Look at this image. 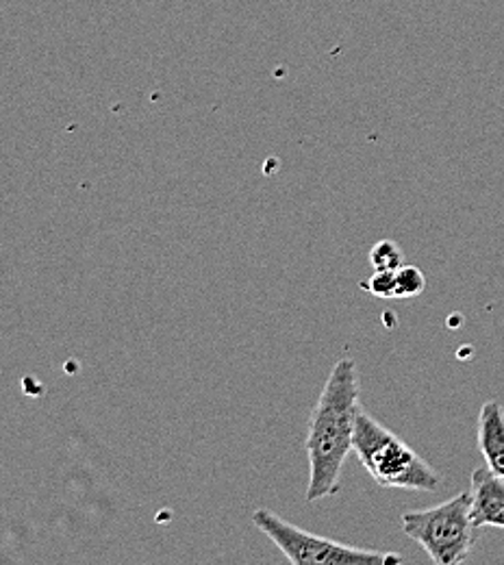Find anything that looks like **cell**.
Returning <instances> with one entry per match:
<instances>
[{"label":"cell","instance_id":"1","mask_svg":"<svg viewBox=\"0 0 504 565\" xmlns=\"http://www.w3.org/2000/svg\"><path fill=\"white\" fill-rule=\"evenodd\" d=\"M360 398L357 363L351 356H342L333 365L309 420L304 441L309 459L307 502L340 494L346 459L355 450Z\"/></svg>","mask_w":504,"mask_h":565},{"label":"cell","instance_id":"2","mask_svg":"<svg viewBox=\"0 0 504 565\" xmlns=\"http://www.w3.org/2000/svg\"><path fill=\"white\" fill-rule=\"evenodd\" d=\"M355 452L380 488L435 492L441 486V475L431 463L363 407L355 424Z\"/></svg>","mask_w":504,"mask_h":565},{"label":"cell","instance_id":"3","mask_svg":"<svg viewBox=\"0 0 504 565\" xmlns=\"http://www.w3.org/2000/svg\"><path fill=\"white\" fill-rule=\"evenodd\" d=\"M403 533L425 548L432 564H463L476 544L479 529L472 522L470 492L420 511H407L400 520Z\"/></svg>","mask_w":504,"mask_h":565},{"label":"cell","instance_id":"4","mask_svg":"<svg viewBox=\"0 0 504 565\" xmlns=\"http://www.w3.org/2000/svg\"><path fill=\"white\" fill-rule=\"evenodd\" d=\"M255 526L272 540V544L293 565H396L403 562L400 555H385L378 551H365L348 546L335 540L313 535L281 515L259 509L253 513Z\"/></svg>","mask_w":504,"mask_h":565},{"label":"cell","instance_id":"5","mask_svg":"<svg viewBox=\"0 0 504 565\" xmlns=\"http://www.w3.org/2000/svg\"><path fill=\"white\" fill-rule=\"evenodd\" d=\"M472 522L476 529H504V479L487 466L476 468L470 479Z\"/></svg>","mask_w":504,"mask_h":565},{"label":"cell","instance_id":"6","mask_svg":"<svg viewBox=\"0 0 504 565\" xmlns=\"http://www.w3.org/2000/svg\"><path fill=\"white\" fill-rule=\"evenodd\" d=\"M476 435L485 466L504 479V409L501 403L487 401L481 407Z\"/></svg>","mask_w":504,"mask_h":565},{"label":"cell","instance_id":"7","mask_svg":"<svg viewBox=\"0 0 504 565\" xmlns=\"http://www.w3.org/2000/svg\"><path fill=\"white\" fill-rule=\"evenodd\" d=\"M369 264L374 270H398L405 264V253L394 239H383L372 248Z\"/></svg>","mask_w":504,"mask_h":565},{"label":"cell","instance_id":"8","mask_svg":"<svg viewBox=\"0 0 504 565\" xmlns=\"http://www.w3.org/2000/svg\"><path fill=\"white\" fill-rule=\"evenodd\" d=\"M427 277L418 266H400L396 270V298H416L425 291Z\"/></svg>","mask_w":504,"mask_h":565},{"label":"cell","instance_id":"9","mask_svg":"<svg viewBox=\"0 0 504 565\" xmlns=\"http://www.w3.org/2000/svg\"><path fill=\"white\" fill-rule=\"evenodd\" d=\"M361 287L376 298H396V270H376Z\"/></svg>","mask_w":504,"mask_h":565}]
</instances>
